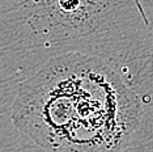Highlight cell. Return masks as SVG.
I'll list each match as a JSON object with an SVG mask.
<instances>
[{"label": "cell", "mask_w": 153, "mask_h": 152, "mask_svg": "<svg viewBox=\"0 0 153 152\" xmlns=\"http://www.w3.org/2000/svg\"><path fill=\"white\" fill-rule=\"evenodd\" d=\"M12 122L45 152H123L140 125L139 96L97 57L53 58L20 85Z\"/></svg>", "instance_id": "6da1fadb"}]
</instances>
